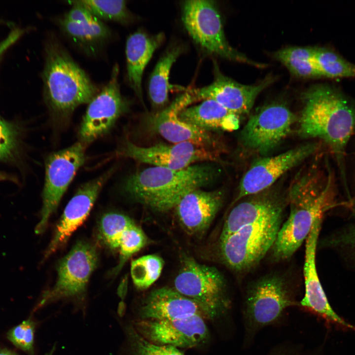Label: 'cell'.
<instances>
[{
  "label": "cell",
  "instance_id": "cell-1",
  "mask_svg": "<svg viewBox=\"0 0 355 355\" xmlns=\"http://www.w3.org/2000/svg\"><path fill=\"white\" fill-rule=\"evenodd\" d=\"M302 99L299 134L322 140L340 164L355 132V105L339 89L328 85L311 87Z\"/></svg>",
  "mask_w": 355,
  "mask_h": 355
},
{
  "label": "cell",
  "instance_id": "cell-2",
  "mask_svg": "<svg viewBox=\"0 0 355 355\" xmlns=\"http://www.w3.org/2000/svg\"><path fill=\"white\" fill-rule=\"evenodd\" d=\"M218 174L213 162L192 164L180 170L154 166L129 176L122 183V190L151 209L166 212L188 193L212 183Z\"/></svg>",
  "mask_w": 355,
  "mask_h": 355
},
{
  "label": "cell",
  "instance_id": "cell-3",
  "mask_svg": "<svg viewBox=\"0 0 355 355\" xmlns=\"http://www.w3.org/2000/svg\"><path fill=\"white\" fill-rule=\"evenodd\" d=\"M332 185L331 178L322 184L313 170L301 172L294 178L286 196L289 214L271 249L275 260L289 258L305 241L316 219L331 205Z\"/></svg>",
  "mask_w": 355,
  "mask_h": 355
},
{
  "label": "cell",
  "instance_id": "cell-4",
  "mask_svg": "<svg viewBox=\"0 0 355 355\" xmlns=\"http://www.w3.org/2000/svg\"><path fill=\"white\" fill-rule=\"evenodd\" d=\"M42 77L44 99L57 123L67 122L77 107L97 94L86 73L55 39L46 44Z\"/></svg>",
  "mask_w": 355,
  "mask_h": 355
},
{
  "label": "cell",
  "instance_id": "cell-5",
  "mask_svg": "<svg viewBox=\"0 0 355 355\" xmlns=\"http://www.w3.org/2000/svg\"><path fill=\"white\" fill-rule=\"evenodd\" d=\"M297 304L292 291L280 276L268 275L253 283L246 291L242 311L246 340L276 323L289 307Z\"/></svg>",
  "mask_w": 355,
  "mask_h": 355
},
{
  "label": "cell",
  "instance_id": "cell-6",
  "mask_svg": "<svg viewBox=\"0 0 355 355\" xmlns=\"http://www.w3.org/2000/svg\"><path fill=\"white\" fill-rule=\"evenodd\" d=\"M284 213L245 226L218 241L224 263L243 273L255 267L271 249L282 225Z\"/></svg>",
  "mask_w": 355,
  "mask_h": 355
},
{
  "label": "cell",
  "instance_id": "cell-7",
  "mask_svg": "<svg viewBox=\"0 0 355 355\" xmlns=\"http://www.w3.org/2000/svg\"><path fill=\"white\" fill-rule=\"evenodd\" d=\"M174 281V289L193 300L208 320H215L229 312L231 302L225 281L215 268L184 257Z\"/></svg>",
  "mask_w": 355,
  "mask_h": 355
},
{
  "label": "cell",
  "instance_id": "cell-8",
  "mask_svg": "<svg viewBox=\"0 0 355 355\" xmlns=\"http://www.w3.org/2000/svg\"><path fill=\"white\" fill-rule=\"evenodd\" d=\"M182 21L194 41L210 54L256 67L263 64L253 61L232 47L227 41L220 12L214 1L190 0L184 1Z\"/></svg>",
  "mask_w": 355,
  "mask_h": 355
},
{
  "label": "cell",
  "instance_id": "cell-9",
  "mask_svg": "<svg viewBox=\"0 0 355 355\" xmlns=\"http://www.w3.org/2000/svg\"><path fill=\"white\" fill-rule=\"evenodd\" d=\"M86 147L78 141L47 157L42 207L39 221L35 228L36 234H40L45 230L50 216L57 210L77 171L84 163Z\"/></svg>",
  "mask_w": 355,
  "mask_h": 355
},
{
  "label": "cell",
  "instance_id": "cell-10",
  "mask_svg": "<svg viewBox=\"0 0 355 355\" xmlns=\"http://www.w3.org/2000/svg\"><path fill=\"white\" fill-rule=\"evenodd\" d=\"M118 74L116 65L108 82L89 103L78 132L79 142L86 146L107 134L128 110L129 103L121 93Z\"/></svg>",
  "mask_w": 355,
  "mask_h": 355
},
{
  "label": "cell",
  "instance_id": "cell-11",
  "mask_svg": "<svg viewBox=\"0 0 355 355\" xmlns=\"http://www.w3.org/2000/svg\"><path fill=\"white\" fill-rule=\"evenodd\" d=\"M296 119L284 105H269L250 116L241 132V142L249 150L267 153L291 132Z\"/></svg>",
  "mask_w": 355,
  "mask_h": 355
},
{
  "label": "cell",
  "instance_id": "cell-12",
  "mask_svg": "<svg viewBox=\"0 0 355 355\" xmlns=\"http://www.w3.org/2000/svg\"><path fill=\"white\" fill-rule=\"evenodd\" d=\"M98 260V253L93 245L84 241L78 242L60 261L57 281L45 292L41 304L82 294Z\"/></svg>",
  "mask_w": 355,
  "mask_h": 355
},
{
  "label": "cell",
  "instance_id": "cell-13",
  "mask_svg": "<svg viewBox=\"0 0 355 355\" xmlns=\"http://www.w3.org/2000/svg\"><path fill=\"white\" fill-rule=\"evenodd\" d=\"M119 154L154 167L173 170L182 169L197 162H217L220 160L216 151L188 142L142 147L127 141Z\"/></svg>",
  "mask_w": 355,
  "mask_h": 355
},
{
  "label": "cell",
  "instance_id": "cell-14",
  "mask_svg": "<svg viewBox=\"0 0 355 355\" xmlns=\"http://www.w3.org/2000/svg\"><path fill=\"white\" fill-rule=\"evenodd\" d=\"M200 316L165 320L139 319L133 326L149 342L159 346L190 348L205 343L209 331Z\"/></svg>",
  "mask_w": 355,
  "mask_h": 355
},
{
  "label": "cell",
  "instance_id": "cell-15",
  "mask_svg": "<svg viewBox=\"0 0 355 355\" xmlns=\"http://www.w3.org/2000/svg\"><path fill=\"white\" fill-rule=\"evenodd\" d=\"M319 146L316 142L307 143L257 160L241 179L234 202L270 188L285 173L315 153Z\"/></svg>",
  "mask_w": 355,
  "mask_h": 355
},
{
  "label": "cell",
  "instance_id": "cell-16",
  "mask_svg": "<svg viewBox=\"0 0 355 355\" xmlns=\"http://www.w3.org/2000/svg\"><path fill=\"white\" fill-rule=\"evenodd\" d=\"M194 102L190 91L178 96L169 106L149 116L147 126L174 143L188 142L216 151L218 142L210 132L181 120L179 112Z\"/></svg>",
  "mask_w": 355,
  "mask_h": 355
},
{
  "label": "cell",
  "instance_id": "cell-17",
  "mask_svg": "<svg viewBox=\"0 0 355 355\" xmlns=\"http://www.w3.org/2000/svg\"><path fill=\"white\" fill-rule=\"evenodd\" d=\"M322 216L316 219L305 240L303 267L305 294L299 304L314 312L328 323L355 331V326L339 316L330 306L318 276L316 255Z\"/></svg>",
  "mask_w": 355,
  "mask_h": 355
},
{
  "label": "cell",
  "instance_id": "cell-18",
  "mask_svg": "<svg viewBox=\"0 0 355 355\" xmlns=\"http://www.w3.org/2000/svg\"><path fill=\"white\" fill-rule=\"evenodd\" d=\"M213 81L208 86L190 91L194 102L212 99L240 116L248 113L258 95L273 81L268 76L255 85L239 83L222 74L217 69Z\"/></svg>",
  "mask_w": 355,
  "mask_h": 355
},
{
  "label": "cell",
  "instance_id": "cell-19",
  "mask_svg": "<svg viewBox=\"0 0 355 355\" xmlns=\"http://www.w3.org/2000/svg\"><path fill=\"white\" fill-rule=\"evenodd\" d=\"M114 167L81 185L69 202L45 252L47 258L63 246L86 219L103 186L114 172Z\"/></svg>",
  "mask_w": 355,
  "mask_h": 355
},
{
  "label": "cell",
  "instance_id": "cell-20",
  "mask_svg": "<svg viewBox=\"0 0 355 355\" xmlns=\"http://www.w3.org/2000/svg\"><path fill=\"white\" fill-rule=\"evenodd\" d=\"M243 199L232 209L226 218L219 241L245 226L284 213L287 204L286 197L271 187Z\"/></svg>",
  "mask_w": 355,
  "mask_h": 355
},
{
  "label": "cell",
  "instance_id": "cell-21",
  "mask_svg": "<svg viewBox=\"0 0 355 355\" xmlns=\"http://www.w3.org/2000/svg\"><path fill=\"white\" fill-rule=\"evenodd\" d=\"M71 9L58 20L62 31L89 55H95L111 36L109 27L74 0Z\"/></svg>",
  "mask_w": 355,
  "mask_h": 355
},
{
  "label": "cell",
  "instance_id": "cell-22",
  "mask_svg": "<svg viewBox=\"0 0 355 355\" xmlns=\"http://www.w3.org/2000/svg\"><path fill=\"white\" fill-rule=\"evenodd\" d=\"M224 199L221 190L197 189L185 195L174 208L180 224L191 235H202L220 210Z\"/></svg>",
  "mask_w": 355,
  "mask_h": 355
},
{
  "label": "cell",
  "instance_id": "cell-23",
  "mask_svg": "<svg viewBox=\"0 0 355 355\" xmlns=\"http://www.w3.org/2000/svg\"><path fill=\"white\" fill-rule=\"evenodd\" d=\"M139 316L142 320H173L193 316L208 320L196 302L168 287L151 291L141 306Z\"/></svg>",
  "mask_w": 355,
  "mask_h": 355
},
{
  "label": "cell",
  "instance_id": "cell-24",
  "mask_svg": "<svg viewBox=\"0 0 355 355\" xmlns=\"http://www.w3.org/2000/svg\"><path fill=\"white\" fill-rule=\"evenodd\" d=\"M164 39L163 33L149 36L138 31L131 34L126 43L127 76L130 87L142 101V78L155 51Z\"/></svg>",
  "mask_w": 355,
  "mask_h": 355
},
{
  "label": "cell",
  "instance_id": "cell-25",
  "mask_svg": "<svg viewBox=\"0 0 355 355\" xmlns=\"http://www.w3.org/2000/svg\"><path fill=\"white\" fill-rule=\"evenodd\" d=\"M179 118L205 131H233L240 125V116L227 110L216 101L204 100L198 105L186 107Z\"/></svg>",
  "mask_w": 355,
  "mask_h": 355
},
{
  "label": "cell",
  "instance_id": "cell-26",
  "mask_svg": "<svg viewBox=\"0 0 355 355\" xmlns=\"http://www.w3.org/2000/svg\"><path fill=\"white\" fill-rule=\"evenodd\" d=\"M182 51V48L179 46L169 48L155 66L148 85L149 95L154 106H162L167 103L171 69Z\"/></svg>",
  "mask_w": 355,
  "mask_h": 355
},
{
  "label": "cell",
  "instance_id": "cell-27",
  "mask_svg": "<svg viewBox=\"0 0 355 355\" xmlns=\"http://www.w3.org/2000/svg\"><path fill=\"white\" fill-rule=\"evenodd\" d=\"M314 51L312 47H290L277 51L274 56L296 76L321 77L313 60Z\"/></svg>",
  "mask_w": 355,
  "mask_h": 355
},
{
  "label": "cell",
  "instance_id": "cell-28",
  "mask_svg": "<svg viewBox=\"0 0 355 355\" xmlns=\"http://www.w3.org/2000/svg\"><path fill=\"white\" fill-rule=\"evenodd\" d=\"M313 60L321 77L355 78V65L329 48L315 47Z\"/></svg>",
  "mask_w": 355,
  "mask_h": 355
},
{
  "label": "cell",
  "instance_id": "cell-29",
  "mask_svg": "<svg viewBox=\"0 0 355 355\" xmlns=\"http://www.w3.org/2000/svg\"><path fill=\"white\" fill-rule=\"evenodd\" d=\"M86 8L94 15L101 20L111 21L122 24L132 22L134 17L128 10L126 1L123 0H74Z\"/></svg>",
  "mask_w": 355,
  "mask_h": 355
},
{
  "label": "cell",
  "instance_id": "cell-30",
  "mask_svg": "<svg viewBox=\"0 0 355 355\" xmlns=\"http://www.w3.org/2000/svg\"><path fill=\"white\" fill-rule=\"evenodd\" d=\"M163 265L162 258L155 254L144 255L133 261L131 275L134 285L139 289L148 288L159 277Z\"/></svg>",
  "mask_w": 355,
  "mask_h": 355
},
{
  "label": "cell",
  "instance_id": "cell-31",
  "mask_svg": "<svg viewBox=\"0 0 355 355\" xmlns=\"http://www.w3.org/2000/svg\"><path fill=\"white\" fill-rule=\"evenodd\" d=\"M134 223L130 218L122 213L105 214L99 223V232L104 243L111 249L119 248L124 232Z\"/></svg>",
  "mask_w": 355,
  "mask_h": 355
},
{
  "label": "cell",
  "instance_id": "cell-32",
  "mask_svg": "<svg viewBox=\"0 0 355 355\" xmlns=\"http://www.w3.org/2000/svg\"><path fill=\"white\" fill-rule=\"evenodd\" d=\"M147 237L143 231L135 223L124 233L119 246V261L112 273L117 274L127 260L135 253L139 251L146 244Z\"/></svg>",
  "mask_w": 355,
  "mask_h": 355
},
{
  "label": "cell",
  "instance_id": "cell-33",
  "mask_svg": "<svg viewBox=\"0 0 355 355\" xmlns=\"http://www.w3.org/2000/svg\"><path fill=\"white\" fill-rule=\"evenodd\" d=\"M126 333L133 355H185L175 347L159 346L149 342L137 332L133 325L127 327Z\"/></svg>",
  "mask_w": 355,
  "mask_h": 355
},
{
  "label": "cell",
  "instance_id": "cell-34",
  "mask_svg": "<svg viewBox=\"0 0 355 355\" xmlns=\"http://www.w3.org/2000/svg\"><path fill=\"white\" fill-rule=\"evenodd\" d=\"M20 132L13 123L2 120L0 122V160L8 161L16 155Z\"/></svg>",
  "mask_w": 355,
  "mask_h": 355
},
{
  "label": "cell",
  "instance_id": "cell-35",
  "mask_svg": "<svg viewBox=\"0 0 355 355\" xmlns=\"http://www.w3.org/2000/svg\"><path fill=\"white\" fill-rule=\"evenodd\" d=\"M35 328V323L31 320H25L10 329L7 333V338L17 348L32 353Z\"/></svg>",
  "mask_w": 355,
  "mask_h": 355
},
{
  "label": "cell",
  "instance_id": "cell-36",
  "mask_svg": "<svg viewBox=\"0 0 355 355\" xmlns=\"http://www.w3.org/2000/svg\"><path fill=\"white\" fill-rule=\"evenodd\" d=\"M326 245L349 252L355 258V225L336 233L326 240Z\"/></svg>",
  "mask_w": 355,
  "mask_h": 355
},
{
  "label": "cell",
  "instance_id": "cell-37",
  "mask_svg": "<svg viewBox=\"0 0 355 355\" xmlns=\"http://www.w3.org/2000/svg\"><path fill=\"white\" fill-rule=\"evenodd\" d=\"M320 351L306 352L300 347L283 345L277 347L268 355H321Z\"/></svg>",
  "mask_w": 355,
  "mask_h": 355
},
{
  "label": "cell",
  "instance_id": "cell-38",
  "mask_svg": "<svg viewBox=\"0 0 355 355\" xmlns=\"http://www.w3.org/2000/svg\"><path fill=\"white\" fill-rule=\"evenodd\" d=\"M24 30L16 28L12 30L5 38L0 42V61L6 51L24 34Z\"/></svg>",
  "mask_w": 355,
  "mask_h": 355
},
{
  "label": "cell",
  "instance_id": "cell-39",
  "mask_svg": "<svg viewBox=\"0 0 355 355\" xmlns=\"http://www.w3.org/2000/svg\"><path fill=\"white\" fill-rule=\"evenodd\" d=\"M118 295L123 300L127 292V284L126 282H122L118 288Z\"/></svg>",
  "mask_w": 355,
  "mask_h": 355
},
{
  "label": "cell",
  "instance_id": "cell-40",
  "mask_svg": "<svg viewBox=\"0 0 355 355\" xmlns=\"http://www.w3.org/2000/svg\"><path fill=\"white\" fill-rule=\"evenodd\" d=\"M126 305L123 301L120 302L118 304V314L120 317H123L125 313Z\"/></svg>",
  "mask_w": 355,
  "mask_h": 355
},
{
  "label": "cell",
  "instance_id": "cell-41",
  "mask_svg": "<svg viewBox=\"0 0 355 355\" xmlns=\"http://www.w3.org/2000/svg\"><path fill=\"white\" fill-rule=\"evenodd\" d=\"M0 355H18L15 352L6 348L0 349Z\"/></svg>",
  "mask_w": 355,
  "mask_h": 355
},
{
  "label": "cell",
  "instance_id": "cell-42",
  "mask_svg": "<svg viewBox=\"0 0 355 355\" xmlns=\"http://www.w3.org/2000/svg\"><path fill=\"white\" fill-rule=\"evenodd\" d=\"M14 180V178L11 176L0 172V181L1 180Z\"/></svg>",
  "mask_w": 355,
  "mask_h": 355
},
{
  "label": "cell",
  "instance_id": "cell-43",
  "mask_svg": "<svg viewBox=\"0 0 355 355\" xmlns=\"http://www.w3.org/2000/svg\"><path fill=\"white\" fill-rule=\"evenodd\" d=\"M55 349V346H54L52 348V349L48 353H47L45 355H52Z\"/></svg>",
  "mask_w": 355,
  "mask_h": 355
},
{
  "label": "cell",
  "instance_id": "cell-44",
  "mask_svg": "<svg viewBox=\"0 0 355 355\" xmlns=\"http://www.w3.org/2000/svg\"><path fill=\"white\" fill-rule=\"evenodd\" d=\"M2 120V119L0 118V122H1V121Z\"/></svg>",
  "mask_w": 355,
  "mask_h": 355
}]
</instances>
